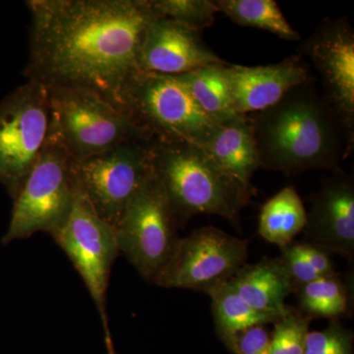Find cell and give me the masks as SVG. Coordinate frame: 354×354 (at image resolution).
Listing matches in <instances>:
<instances>
[{
	"instance_id": "obj_1",
	"label": "cell",
	"mask_w": 354,
	"mask_h": 354,
	"mask_svg": "<svg viewBox=\"0 0 354 354\" xmlns=\"http://www.w3.org/2000/svg\"><path fill=\"white\" fill-rule=\"evenodd\" d=\"M28 81L86 88L125 111L153 0H29ZM128 113V111H127Z\"/></svg>"
},
{
	"instance_id": "obj_2",
	"label": "cell",
	"mask_w": 354,
	"mask_h": 354,
	"mask_svg": "<svg viewBox=\"0 0 354 354\" xmlns=\"http://www.w3.org/2000/svg\"><path fill=\"white\" fill-rule=\"evenodd\" d=\"M247 116L261 167L270 171L286 176L312 169L342 174L341 162L353 150L341 120L311 77L271 108Z\"/></svg>"
},
{
	"instance_id": "obj_3",
	"label": "cell",
	"mask_w": 354,
	"mask_h": 354,
	"mask_svg": "<svg viewBox=\"0 0 354 354\" xmlns=\"http://www.w3.org/2000/svg\"><path fill=\"white\" fill-rule=\"evenodd\" d=\"M153 165L177 223L198 214L236 225L255 189L223 171L197 145L153 140Z\"/></svg>"
},
{
	"instance_id": "obj_4",
	"label": "cell",
	"mask_w": 354,
	"mask_h": 354,
	"mask_svg": "<svg viewBox=\"0 0 354 354\" xmlns=\"http://www.w3.org/2000/svg\"><path fill=\"white\" fill-rule=\"evenodd\" d=\"M51 124L74 162L153 137L134 118L86 88L50 87Z\"/></svg>"
},
{
	"instance_id": "obj_5",
	"label": "cell",
	"mask_w": 354,
	"mask_h": 354,
	"mask_svg": "<svg viewBox=\"0 0 354 354\" xmlns=\"http://www.w3.org/2000/svg\"><path fill=\"white\" fill-rule=\"evenodd\" d=\"M76 190L73 160L50 127L38 162L14 198L2 242L10 243L44 232L53 236L69 215Z\"/></svg>"
},
{
	"instance_id": "obj_6",
	"label": "cell",
	"mask_w": 354,
	"mask_h": 354,
	"mask_svg": "<svg viewBox=\"0 0 354 354\" xmlns=\"http://www.w3.org/2000/svg\"><path fill=\"white\" fill-rule=\"evenodd\" d=\"M123 106L153 139L201 147L220 121L200 109L176 76L139 72L125 88Z\"/></svg>"
},
{
	"instance_id": "obj_7",
	"label": "cell",
	"mask_w": 354,
	"mask_h": 354,
	"mask_svg": "<svg viewBox=\"0 0 354 354\" xmlns=\"http://www.w3.org/2000/svg\"><path fill=\"white\" fill-rule=\"evenodd\" d=\"M51 124L50 95L28 81L0 101V183L16 197L43 152Z\"/></svg>"
},
{
	"instance_id": "obj_8",
	"label": "cell",
	"mask_w": 354,
	"mask_h": 354,
	"mask_svg": "<svg viewBox=\"0 0 354 354\" xmlns=\"http://www.w3.org/2000/svg\"><path fill=\"white\" fill-rule=\"evenodd\" d=\"M177 225L164 185L153 169L128 203L115 228L120 253L153 283L180 239Z\"/></svg>"
},
{
	"instance_id": "obj_9",
	"label": "cell",
	"mask_w": 354,
	"mask_h": 354,
	"mask_svg": "<svg viewBox=\"0 0 354 354\" xmlns=\"http://www.w3.org/2000/svg\"><path fill=\"white\" fill-rule=\"evenodd\" d=\"M153 140L128 142L73 162L79 187L97 215L114 228L135 193L153 174Z\"/></svg>"
},
{
	"instance_id": "obj_10",
	"label": "cell",
	"mask_w": 354,
	"mask_h": 354,
	"mask_svg": "<svg viewBox=\"0 0 354 354\" xmlns=\"http://www.w3.org/2000/svg\"><path fill=\"white\" fill-rule=\"evenodd\" d=\"M249 241L213 227L198 228L178 243L153 283L165 288L209 291L246 265Z\"/></svg>"
},
{
	"instance_id": "obj_11",
	"label": "cell",
	"mask_w": 354,
	"mask_h": 354,
	"mask_svg": "<svg viewBox=\"0 0 354 354\" xmlns=\"http://www.w3.org/2000/svg\"><path fill=\"white\" fill-rule=\"evenodd\" d=\"M53 239L68 256L87 286L102 320L106 316V290L120 254L116 230L102 220L76 183L69 215Z\"/></svg>"
},
{
	"instance_id": "obj_12",
	"label": "cell",
	"mask_w": 354,
	"mask_h": 354,
	"mask_svg": "<svg viewBox=\"0 0 354 354\" xmlns=\"http://www.w3.org/2000/svg\"><path fill=\"white\" fill-rule=\"evenodd\" d=\"M323 81V94L354 143V32L344 18L328 19L300 46Z\"/></svg>"
},
{
	"instance_id": "obj_13",
	"label": "cell",
	"mask_w": 354,
	"mask_h": 354,
	"mask_svg": "<svg viewBox=\"0 0 354 354\" xmlns=\"http://www.w3.org/2000/svg\"><path fill=\"white\" fill-rule=\"evenodd\" d=\"M225 64L207 46L202 32L158 16L147 28L139 53V69L177 76L203 67Z\"/></svg>"
},
{
	"instance_id": "obj_14",
	"label": "cell",
	"mask_w": 354,
	"mask_h": 354,
	"mask_svg": "<svg viewBox=\"0 0 354 354\" xmlns=\"http://www.w3.org/2000/svg\"><path fill=\"white\" fill-rule=\"evenodd\" d=\"M225 71L234 111L241 115L271 108L291 88L310 78L308 66L301 55L260 66L227 65Z\"/></svg>"
},
{
	"instance_id": "obj_15",
	"label": "cell",
	"mask_w": 354,
	"mask_h": 354,
	"mask_svg": "<svg viewBox=\"0 0 354 354\" xmlns=\"http://www.w3.org/2000/svg\"><path fill=\"white\" fill-rule=\"evenodd\" d=\"M304 232L310 243L342 257L354 254V184L351 176L337 174L314 196Z\"/></svg>"
},
{
	"instance_id": "obj_16",
	"label": "cell",
	"mask_w": 354,
	"mask_h": 354,
	"mask_svg": "<svg viewBox=\"0 0 354 354\" xmlns=\"http://www.w3.org/2000/svg\"><path fill=\"white\" fill-rule=\"evenodd\" d=\"M201 148L223 171L246 185H251V179L261 167L259 152L247 115L237 114L220 121Z\"/></svg>"
},
{
	"instance_id": "obj_17",
	"label": "cell",
	"mask_w": 354,
	"mask_h": 354,
	"mask_svg": "<svg viewBox=\"0 0 354 354\" xmlns=\"http://www.w3.org/2000/svg\"><path fill=\"white\" fill-rule=\"evenodd\" d=\"M228 283L246 304L258 311L283 317L290 310L286 299L295 288L279 258L244 265Z\"/></svg>"
},
{
	"instance_id": "obj_18",
	"label": "cell",
	"mask_w": 354,
	"mask_h": 354,
	"mask_svg": "<svg viewBox=\"0 0 354 354\" xmlns=\"http://www.w3.org/2000/svg\"><path fill=\"white\" fill-rule=\"evenodd\" d=\"M307 212L293 186H286L261 209L258 232L266 241L283 248L304 232Z\"/></svg>"
},
{
	"instance_id": "obj_19",
	"label": "cell",
	"mask_w": 354,
	"mask_h": 354,
	"mask_svg": "<svg viewBox=\"0 0 354 354\" xmlns=\"http://www.w3.org/2000/svg\"><path fill=\"white\" fill-rule=\"evenodd\" d=\"M225 67L227 64L212 65L176 76L200 109L216 121L237 115L232 104Z\"/></svg>"
},
{
	"instance_id": "obj_20",
	"label": "cell",
	"mask_w": 354,
	"mask_h": 354,
	"mask_svg": "<svg viewBox=\"0 0 354 354\" xmlns=\"http://www.w3.org/2000/svg\"><path fill=\"white\" fill-rule=\"evenodd\" d=\"M208 295L212 299L216 330L223 341L241 330L274 324L281 318L254 309L235 292L228 281L209 291Z\"/></svg>"
},
{
	"instance_id": "obj_21",
	"label": "cell",
	"mask_w": 354,
	"mask_h": 354,
	"mask_svg": "<svg viewBox=\"0 0 354 354\" xmlns=\"http://www.w3.org/2000/svg\"><path fill=\"white\" fill-rule=\"evenodd\" d=\"M216 4L220 12L237 25L272 32L286 41L301 39L274 0H218Z\"/></svg>"
},
{
	"instance_id": "obj_22",
	"label": "cell",
	"mask_w": 354,
	"mask_h": 354,
	"mask_svg": "<svg viewBox=\"0 0 354 354\" xmlns=\"http://www.w3.org/2000/svg\"><path fill=\"white\" fill-rule=\"evenodd\" d=\"M299 312L309 319L335 320L348 313V288L337 274L321 277L297 290Z\"/></svg>"
},
{
	"instance_id": "obj_23",
	"label": "cell",
	"mask_w": 354,
	"mask_h": 354,
	"mask_svg": "<svg viewBox=\"0 0 354 354\" xmlns=\"http://www.w3.org/2000/svg\"><path fill=\"white\" fill-rule=\"evenodd\" d=\"M153 6L160 17L199 32L211 27L216 14L220 12L216 1L209 0H153Z\"/></svg>"
},
{
	"instance_id": "obj_24",
	"label": "cell",
	"mask_w": 354,
	"mask_h": 354,
	"mask_svg": "<svg viewBox=\"0 0 354 354\" xmlns=\"http://www.w3.org/2000/svg\"><path fill=\"white\" fill-rule=\"evenodd\" d=\"M311 319L290 308L274 324L269 354H304Z\"/></svg>"
},
{
	"instance_id": "obj_25",
	"label": "cell",
	"mask_w": 354,
	"mask_h": 354,
	"mask_svg": "<svg viewBox=\"0 0 354 354\" xmlns=\"http://www.w3.org/2000/svg\"><path fill=\"white\" fill-rule=\"evenodd\" d=\"M304 354H353V333L330 320L326 329L307 334Z\"/></svg>"
},
{
	"instance_id": "obj_26",
	"label": "cell",
	"mask_w": 354,
	"mask_h": 354,
	"mask_svg": "<svg viewBox=\"0 0 354 354\" xmlns=\"http://www.w3.org/2000/svg\"><path fill=\"white\" fill-rule=\"evenodd\" d=\"M234 354H269L271 335L265 325L254 326L223 339Z\"/></svg>"
},
{
	"instance_id": "obj_27",
	"label": "cell",
	"mask_w": 354,
	"mask_h": 354,
	"mask_svg": "<svg viewBox=\"0 0 354 354\" xmlns=\"http://www.w3.org/2000/svg\"><path fill=\"white\" fill-rule=\"evenodd\" d=\"M279 259L285 265L286 271L295 285V290L300 286L321 278L320 274L302 257L298 250L297 242L293 241L292 243L281 248V256Z\"/></svg>"
},
{
	"instance_id": "obj_28",
	"label": "cell",
	"mask_w": 354,
	"mask_h": 354,
	"mask_svg": "<svg viewBox=\"0 0 354 354\" xmlns=\"http://www.w3.org/2000/svg\"><path fill=\"white\" fill-rule=\"evenodd\" d=\"M297 247L302 257L321 277L335 274L334 263L325 249L310 242L297 243Z\"/></svg>"
},
{
	"instance_id": "obj_29",
	"label": "cell",
	"mask_w": 354,
	"mask_h": 354,
	"mask_svg": "<svg viewBox=\"0 0 354 354\" xmlns=\"http://www.w3.org/2000/svg\"><path fill=\"white\" fill-rule=\"evenodd\" d=\"M102 325L104 329V342H106V351L108 354H115L113 337H111V330L109 329L108 318L102 319Z\"/></svg>"
}]
</instances>
